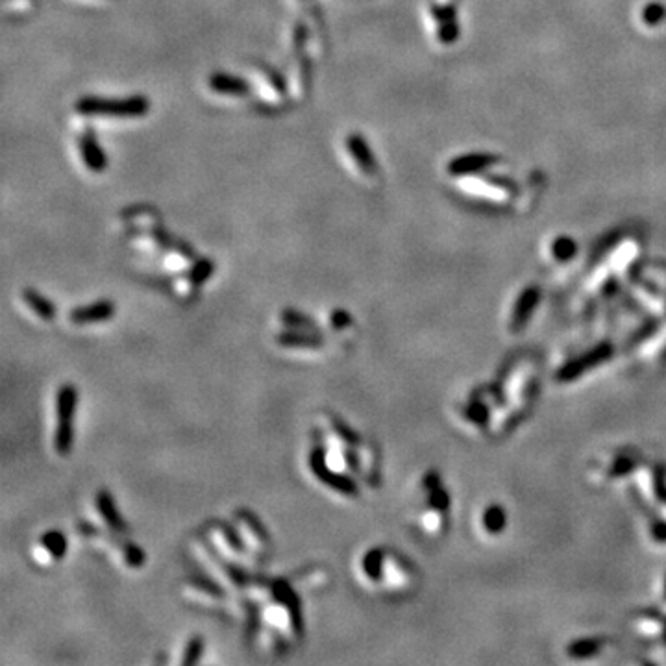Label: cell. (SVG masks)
<instances>
[{"instance_id":"cell-1","label":"cell","mask_w":666,"mask_h":666,"mask_svg":"<svg viewBox=\"0 0 666 666\" xmlns=\"http://www.w3.org/2000/svg\"><path fill=\"white\" fill-rule=\"evenodd\" d=\"M317 446L310 452V470L322 485L345 498H357V481L376 485L380 478V457L370 443L346 426L342 420L326 413L317 426Z\"/></svg>"},{"instance_id":"cell-2","label":"cell","mask_w":666,"mask_h":666,"mask_svg":"<svg viewBox=\"0 0 666 666\" xmlns=\"http://www.w3.org/2000/svg\"><path fill=\"white\" fill-rule=\"evenodd\" d=\"M252 611L250 637L254 646L265 653H284L298 644L302 637V615L296 592L287 581H274L261 602L248 607Z\"/></svg>"},{"instance_id":"cell-3","label":"cell","mask_w":666,"mask_h":666,"mask_svg":"<svg viewBox=\"0 0 666 666\" xmlns=\"http://www.w3.org/2000/svg\"><path fill=\"white\" fill-rule=\"evenodd\" d=\"M363 579L387 594H402L413 590L417 570L411 561L389 548H370L359 563Z\"/></svg>"},{"instance_id":"cell-4","label":"cell","mask_w":666,"mask_h":666,"mask_svg":"<svg viewBox=\"0 0 666 666\" xmlns=\"http://www.w3.org/2000/svg\"><path fill=\"white\" fill-rule=\"evenodd\" d=\"M515 422H520L533 408L539 387V367L529 356L515 357L501 370L496 383Z\"/></svg>"},{"instance_id":"cell-5","label":"cell","mask_w":666,"mask_h":666,"mask_svg":"<svg viewBox=\"0 0 666 666\" xmlns=\"http://www.w3.org/2000/svg\"><path fill=\"white\" fill-rule=\"evenodd\" d=\"M450 515V496L437 472H426L419 483L415 506V527L426 537H439L446 532Z\"/></svg>"},{"instance_id":"cell-6","label":"cell","mask_w":666,"mask_h":666,"mask_svg":"<svg viewBox=\"0 0 666 666\" xmlns=\"http://www.w3.org/2000/svg\"><path fill=\"white\" fill-rule=\"evenodd\" d=\"M78 409V389L73 383H65L57 389L54 402V435L52 444L57 455H69L74 444V419Z\"/></svg>"},{"instance_id":"cell-7","label":"cell","mask_w":666,"mask_h":666,"mask_svg":"<svg viewBox=\"0 0 666 666\" xmlns=\"http://www.w3.org/2000/svg\"><path fill=\"white\" fill-rule=\"evenodd\" d=\"M206 541L207 544L226 559L228 563L235 564L244 570H254L258 568L259 563L256 561L252 553L248 552V548L232 526V522H213L206 527Z\"/></svg>"},{"instance_id":"cell-8","label":"cell","mask_w":666,"mask_h":666,"mask_svg":"<svg viewBox=\"0 0 666 666\" xmlns=\"http://www.w3.org/2000/svg\"><path fill=\"white\" fill-rule=\"evenodd\" d=\"M76 111L82 115H108V117H143L150 111V100L143 95L126 99H102V97H83L76 102Z\"/></svg>"},{"instance_id":"cell-9","label":"cell","mask_w":666,"mask_h":666,"mask_svg":"<svg viewBox=\"0 0 666 666\" xmlns=\"http://www.w3.org/2000/svg\"><path fill=\"white\" fill-rule=\"evenodd\" d=\"M230 522L235 527V532L239 533V537L244 543V546L248 548V552L252 553L259 564L263 563L265 559L269 557L272 544H270L269 533L261 524V520L248 509H239V511L233 513Z\"/></svg>"},{"instance_id":"cell-10","label":"cell","mask_w":666,"mask_h":666,"mask_svg":"<svg viewBox=\"0 0 666 666\" xmlns=\"http://www.w3.org/2000/svg\"><path fill=\"white\" fill-rule=\"evenodd\" d=\"M93 507L97 520L89 522H93L95 526H99L104 532L113 533V535H123V533L126 532V524H124L119 509L115 506L113 496L109 494L106 489H102L99 494L95 496Z\"/></svg>"},{"instance_id":"cell-11","label":"cell","mask_w":666,"mask_h":666,"mask_svg":"<svg viewBox=\"0 0 666 666\" xmlns=\"http://www.w3.org/2000/svg\"><path fill=\"white\" fill-rule=\"evenodd\" d=\"M67 553V539L62 532H47L37 539L32 548V559L41 567H52L62 561Z\"/></svg>"},{"instance_id":"cell-12","label":"cell","mask_w":666,"mask_h":666,"mask_svg":"<svg viewBox=\"0 0 666 666\" xmlns=\"http://www.w3.org/2000/svg\"><path fill=\"white\" fill-rule=\"evenodd\" d=\"M276 345L284 350L296 352V354H315L324 348V341L319 331L307 330H287L276 335Z\"/></svg>"},{"instance_id":"cell-13","label":"cell","mask_w":666,"mask_h":666,"mask_svg":"<svg viewBox=\"0 0 666 666\" xmlns=\"http://www.w3.org/2000/svg\"><path fill=\"white\" fill-rule=\"evenodd\" d=\"M115 317V304L111 300H99L93 304L82 305L69 313V321L76 326L102 324Z\"/></svg>"},{"instance_id":"cell-14","label":"cell","mask_w":666,"mask_h":666,"mask_svg":"<svg viewBox=\"0 0 666 666\" xmlns=\"http://www.w3.org/2000/svg\"><path fill=\"white\" fill-rule=\"evenodd\" d=\"M613 356V350H611V346H598L596 350L589 352V354H585V356L578 357L576 361H570L564 368H561L559 372V377L564 380V382H572L576 377L583 376L585 372L589 370L590 367H598L599 363L607 361L609 357Z\"/></svg>"},{"instance_id":"cell-15","label":"cell","mask_w":666,"mask_h":666,"mask_svg":"<svg viewBox=\"0 0 666 666\" xmlns=\"http://www.w3.org/2000/svg\"><path fill=\"white\" fill-rule=\"evenodd\" d=\"M346 148L354 158V161L359 167V171L367 176H374L377 172V161L372 154V150L368 148L367 141L359 132H352L346 139Z\"/></svg>"},{"instance_id":"cell-16","label":"cell","mask_w":666,"mask_h":666,"mask_svg":"<svg viewBox=\"0 0 666 666\" xmlns=\"http://www.w3.org/2000/svg\"><path fill=\"white\" fill-rule=\"evenodd\" d=\"M78 145H80V154H82V160L85 163L89 171L93 172H102L106 171V167H108V158L104 154V150L100 148L99 141L95 137L93 130H88L83 137H80L78 141Z\"/></svg>"},{"instance_id":"cell-17","label":"cell","mask_w":666,"mask_h":666,"mask_svg":"<svg viewBox=\"0 0 666 666\" xmlns=\"http://www.w3.org/2000/svg\"><path fill=\"white\" fill-rule=\"evenodd\" d=\"M207 85L213 93L226 95V97H247L250 93V85L244 78L228 73H213L207 80Z\"/></svg>"},{"instance_id":"cell-18","label":"cell","mask_w":666,"mask_h":666,"mask_svg":"<svg viewBox=\"0 0 666 666\" xmlns=\"http://www.w3.org/2000/svg\"><path fill=\"white\" fill-rule=\"evenodd\" d=\"M539 302V289H527L518 296L517 304L513 305L511 317H509V328L513 331H520L522 328H526L529 317L533 315V311L537 307Z\"/></svg>"},{"instance_id":"cell-19","label":"cell","mask_w":666,"mask_h":666,"mask_svg":"<svg viewBox=\"0 0 666 666\" xmlns=\"http://www.w3.org/2000/svg\"><path fill=\"white\" fill-rule=\"evenodd\" d=\"M22 302L26 304V307L34 313V315L43 322H52L56 319V307L52 304L50 300L45 298V296L39 293V291L32 289V287H26L22 289Z\"/></svg>"},{"instance_id":"cell-20","label":"cell","mask_w":666,"mask_h":666,"mask_svg":"<svg viewBox=\"0 0 666 666\" xmlns=\"http://www.w3.org/2000/svg\"><path fill=\"white\" fill-rule=\"evenodd\" d=\"M481 529L485 532V535L494 537V535H501V532H506L507 526V513L504 507L491 504L485 507V511L481 513L480 518Z\"/></svg>"},{"instance_id":"cell-21","label":"cell","mask_w":666,"mask_h":666,"mask_svg":"<svg viewBox=\"0 0 666 666\" xmlns=\"http://www.w3.org/2000/svg\"><path fill=\"white\" fill-rule=\"evenodd\" d=\"M491 161H494L492 155L470 154V155H465V158H457V160L452 161L448 167V171L455 176L470 174V172L481 171L483 167L491 165Z\"/></svg>"},{"instance_id":"cell-22","label":"cell","mask_w":666,"mask_h":666,"mask_svg":"<svg viewBox=\"0 0 666 666\" xmlns=\"http://www.w3.org/2000/svg\"><path fill=\"white\" fill-rule=\"evenodd\" d=\"M206 642L202 639V635H193L189 641L186 642L183 650H181V657L178 659L180 665H195L200 661L202 653H204Z\"/></svg>"},{"instance_id":"cell-23","label":"cell","mask_w":666,"mask_h":666,"mask_svg":"<svg viewBox=\"0 0 666 666\" xmlns=\"http://www.w3.org/2000/svg\"><path fill=\"white\" fill-rule=\"evenodd\" d=\"M279 321L284 322L285 328H289V330H307V331H319V328L315 326V322L307 319L305 315H302L300 311H293V310H285L282 315H279Z\"/></svg>"},{"instance_id":"cell-24","label":"cell","mask_w":666,"mask_h":666,"mask_svg":"<svg viewBox=\"0 0 666 666\" xmlns=\"http://www.w3.org/2000/svg\"><path fill=\"white\" fill-rule=\"evenodd\" d=\"M604 646H607V642L602 641H578L574 642L570 648H568V653L574 657V659H590V657L598 655L604 650Z\"/></svg>"},{"instance_id":"cell-25","label":"cell","mask_w":666,"mask_h":666,"mask_svg":"<svg viewBox=\"0 0 666 666\" xmlns=\"http://www.w3.org/2000/svg\"><path fill=\"white\" fill-rule=\"evenodd\" d=\"M550 256H552L553 261H557V263H567V261H570V259L576 256V243L568 237L555 239L552 247H550Z\"/></svg>"},{"instance_id":"cell-26","label":"cell","mask_w":666,"mask_h":666,"mask_svg":"<svg viewBox=\"0 0 666 666\" xmlns=\"http://www.w3.org/2000/svg\"><path fill=\"white\" fill-rule=\"evenodd\" d=\"M328 581V572L324 568H305L304 572L298 574V583H302L307 590L322 589Z\"/></svg>"},{"instance_id":"cell-27","label":"cell","mask_w":666,"mask_h":666,"mask_svg":"<svg viewBox=\"0 0 666 666\" xmlns=\"http://www.w3.org/2000/svg\"><path fill=\"white\" fill-rule=\"evenodd\" d=\"M328 322H330V330L335 331V333H345L346 330L354 328V319L345 310L331 311L330 317H328Z\"/></svg>"},{"instance_id":"cell-28","label":"cell","mask_w":666,"mask_h":666,"mask_svg":"<svg viewBox=\"0 0 666 666\" xmlns=\"http://www.w3.org/2000/svg\"><path fill=\"white\" fill-rule=\"evenodd\" d=\"M665 19V8L661 4H648L642 11V21L646 26H657Z\"/></svg>"},{"instance_id":"cell-29","label":"cell","mask_w":666,"mask_h":666,"mask_svg":"<svg viewBox=\"0 0 666 666\" xmlns=\"http://www.w3.org/2000/svg\"><path fill=\"white\" fill-rule=\"evenodd\" d=\"M665 602H666V583H665Z\"/></svg>"}]
</instances>
